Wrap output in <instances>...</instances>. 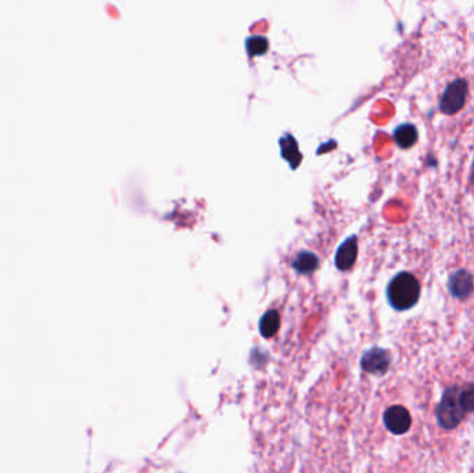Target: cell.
Returning a JSON list of instances; mask_svg holds the SVG:
<instances>
[{
    "label": "cell",
    "mask_w": 474,
    "mask_h": 473,
    "mask_svg": "<svg viewBox=\"0 0 474 473\" xmlns=\"http://www.w3.org/2000/svg\"><path fill=\"white\" fill-rule=\"evenodd\" d=\"M244 43H245V51H247L248 57L262 55L269 49V40L265 36H262V35L247 36Z\"/></svg>",
    "instance_id": "7c38bea8"
},
{
    "label": "cell",
    "mask_w": 474,
    "mask_h": 473,
    "mask_svg": "<svg viewBox=\"0 0 474 473\" xmlns=\"http://www.w3.org/2000/svg\"><path fill=\"white\" fill-rule=\"evenodd\" d=\"M385 295L395 311H407L420 298V283L412 273L399 272L387 284Z\"/></svg>",
    "instance_id": "6da1fadb"
},
{
    "label": "cell",
    "mask_w": 474,
    "mask_h": 473,
    "mask_svg": "<svg viewBox=\"0 0 474 473\" xmlns=\"http://www.w3.org/2000/svg\"><path fill=\"white\" fill-rule=\"evenodd\" d=\"M459 404L464 415L474 412V383H467L459 388Z\"/></svg>",
    "instance_id": "4fadbf2b"
},
{
    "label": "cell",
    "mask_w": 474,
    "mask_h": 473,
    "mask_svg": "<svg viewBox=\"0 0 474 473\" xmlns=\"http://www.w3.org/2000/svg\"><path fill=\"white\" fill-rule=\"evenodd\" d=\"M384 426L392 434H405L412 426V416L409 411L402 405H391L383 415Z\"/></svg>",
    "instance_id": "5b68a950"
},
{
    "label": "cell",
    "mask_w": 474,
    "mask_h": 473,
    "mask_svg": "<svg viewBox=\"0 0 474 473\" xmlns=\"http://www.w3.org/2000/svg\"><path fill=\"white\" fill-rule=\"evenodd\" d=\"M471 180L474 183V160H473V168H471Z\"/></svg>",
    "instance_id": "5bb4252c"
},
{
    "label": "cell",
    "mask_w": 474,
    "mask_h": 473,
    "mask_svg": "<svg viewBox=\"0 0 474 473\" xmlns=\"http://www.w3.org/2000/svg\"><path fill=\"white\" fill-rule=\"evenodd\" d=\"M319 262H320L319 257L315 252L308 251V250H302L294 255V258L291 261V266L299 275H309L317 269Z\"/></svg>",
    "instance_id": "ba28073f"
},
{
    "label": "cell",
    "mask_w": 474,
    "mask_h": 473,
    "mask_svg": "<svg viewBox=\"0 0 474 473\" xmlns=\"http://www.w3.org/2000/svg\"><path fill=\"white\" fill-rule=\"evenodd\" d=\"M356 255H358V237L353 234V236L346 237L337 248L335 257H334L335 268L341 272L351 269L356 261Z\"/></svg>",
    "instance_id": "52a82bcc"
},
{
    "label": "cell",
    "mask_w": 474,
    "mask_h": 473,
    "mask_svg": "<svg viewBox=\"0 0 474 473\" xmlns=\"http://www.w3.org/2000/svg\"><path fill=\"white\" fill-rule=\"evenodd\" d=\"M459 388L460 386H449L445 388L435 408V419L441 429H456L464 418V412L459 404Z\"/></svg>",
    "instance_id": "7a4b0ae2"
},
{
    "label": "cell",
    "mask_w": 474,
    "mask_h": 473,
    "mask_svg": "<svg viewBox=\"0 0 474 473\" xmlns=\"http://www.w3.org/2000/svg\"><path fill=\"white\" fill-rule=\"evenodd\" d=\"M448 290L453 298L466 300L474 290L473 276L466 269H457L449 275Z\"/></svg>",
    "instance_id": "8992f818"
},
{
    "label": "cell",
    "mask_w": 474,
    "mask_h": 473,
    "mask_svg": "<svg viewBox=\"0 0 474 473\" xmlns=\"http://www.w3.org/2000/svg\"><path fill=\"white\" fill-rule=\"evenodd\" d=\"M468 93V83L466 79H455L452 80L444 90L439 100V111L452 115L456 114L466 103V97Z\"/></svg>",
    "instance_id": "3957f363"
},
{
    "label": "cell",
    "mask_w": 474,
    "mask_h": 473,
    "mask_svg": "<svg viewBox=\"0 0 474 473\" xmlns=\"http://www.w3.org/2000/svg\"><path fill=\"white\" fill-rule=\"evenodd\" d=\"M391 365V354L388 350L381 347H373L363 352L360 358L362 370L370 375H384Z\"/></svg>",
    "instance_id": "277c9868"
},
{
    "label": "cell",
    "mask_w": 474,
    "mask_h": 473,
    "mask_svg": "<svg viewBox=\"0 0 474 473\" xmlns=\"http://www.w3.org/2000/svg\"><path fill=\"white\" fill-rule=\"evenodd\" d=\"M279 143H280L281 157L290 162L292 169H295L302 160V155L298 150V143H297L295 137L291 133H286L284 136H281L279 139Z\"/></svg>",
    "instance_id": "9c48e42d"
},
{
    "label": "cell",
    "mask_w": 474,
    "mask_h": 473,
    "mask_svg": "<svg viewBox=\"0 0 474 473\" xmlns=\"http://www.w3.org/2000/svg\"><path fill=\"white\" fill-rule=\"evenodd\" d=\"M394 141L401 148H409L417 141V129L413 123H402L394 130Z\"/></svg>",
    "instance_id": "30bf717a"
},
{
    "label": "cell",
    "mask_w": 474,
    "mask_h": 473,
    "mask_svg": "<svg viewBox=\"0 0 474 473\" xmlns=\"http://www.w3.org/2000/svg\"><path fill=\"white\" fill-rule=\"evenodd\" d=\"M280 327V313L276 309L266 311L259 319V333L262 337L269 338L276 334Z\"/></svg>",
    "instance_id": "8fae6325"
}]
</instances>
